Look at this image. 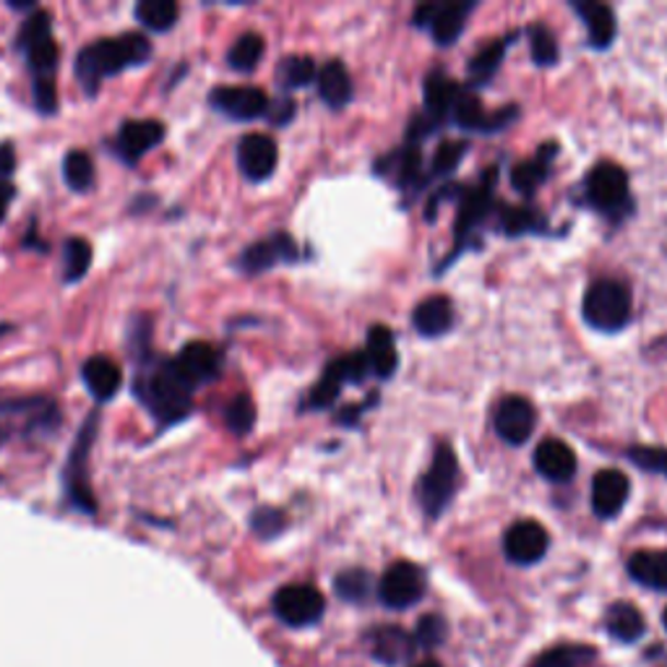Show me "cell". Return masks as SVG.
Segmentation results:
<instances>
[{
    "label": "cell",
    "instance_id": "cell-18",
    "mask_svg": "<svg viewBox=\"0 0 667 667\" xmlns=\"http://www.w3.org/2000/svg\"><path fill=\"white\" fill-rule=\"evenodd\" d=\"M535 467L542 478L553 482H566L576 475V454L569 444L558 438H548L537 446Z\"/></svg>",
    "mask_w": 667,
    "mask_h": 667
},
{
    "label": "cell",
    "instance_id": "cell-38",
    "mask_svg": "<svg viewBox=\"0 0 667 667\" xmlns=\"http://www.w3.org/2000/svg\"><path fill=\"white\" fill-rule=\"evenodd\" d=\"M24 52H26V60H30L32 71L37 73V77H50V73L56 71L60 52H58V45L52 37L39 39V43L26 47Z\"/></svg>",
    "mask_w": 667,
    "mask_h": 667
},
{
    "label": "cell",
    "instance_id": "cell-37",
    "mask_svg": "<svg viewBox=\"0 0 667 667\" xmlns=\"http://www.w3.org/2000/svg\"><path fill=\"white\" fill-rule=\"evenodd\" d=\"M334 589H337V595L342 597V600L363 602L365 597L371 595V574L363 569L344 571V574H339L337 582H334Z\"/></svg>",
    "mask_w": 667,
    "mask_h": 667
},
{
    "label": "cell",
    "instance_id": "cell-27",
    "mask_svg": "<svg viewBox=\"0 0 667 667\" xmlns=\"http://www.w3.org/2000/svg\"><path fill=\"white\" fill-rule=\"evenodd\" d=\"M595 657L597 650H592L587 644H561L542 652L533 667H587L589 663H595Z\"/></svg>",
    "mask_w": 667,
    "mask_h": 667
},
{
    "label": "cell",
    "instance_id": "cell-22",
    "mask_svg": "<svg viewBox=\"0 0 667 667\" xmlns=\"http://www.w3.org/2000/svg\"><path fill=\"white\" fill-rule=\"evenodd\" d=\"M629 574L650 589L667 592V550H642L629 561Z\"/></svg>",
    "mask_w": 667,
    "mask_h": 667
},
{
    "label": "cell",
    "instance_id": "cell-15",
    "mask_svg": "<svg viewBox=\"0 0 667 667\" xmlns=\"http://www.w3.org/2000/svg\"><path fill=\"white\" fill-rule=\"evenodd\" d=\"M495 431L506 444L522 446L535 431V407L524 397L503 399L495 410Z\"/></svg>",
    "mask_w": 667,
    "mask_h": 667
},
{
    "label": "cell",
    "instance_id": "cell-23",
    "mask_svg": "<svg viewBox=\"0 0 667 667\" xmlns=\"http://www.w3.org/2000/svg\"><path fill=\"white\" fill-rule=\"evenodd\" d=\"M605 629H608V634L612 639H618V642L631 644L639 642V639L644 636V616L639 612L631 602H616L610 605L608 616H605Z\"/></svg>",
    "mask_w": 667,
    "mask_h": 667
},
{
    "label": "cell",
    "instance_id": "cell-5",
    "mask_svg": "<svg viewBox=\"0 0 667 667\" xmlns=\"http://www.w3.org/2000/svg\"><path fill=\"white\" fill-rule=\"evenodd\" d=\"M456 478H459V467H456L454 448L441 444L435 448L433 465L428 469V475L420 482V501H423L425 514L438 516L452 501Z\"/></svg>",
    "mask_w": 667,
    "mask_h": 667
},
{
    "label": "cell",
    "instance_id": "cell-43",
    "mask_svg": "<svg viewBox=\"0 0 667 667\" xmlns=\"http://www.w3.org/2000/svg\"><path fill=\"white\" fill-rule=\"evenodd\" d=\"M34 105L43 115H52L58 110V90L52 84L50 77H37L34 79Z\"/></svg>",
    "mask_w": 667,
    "mask_h": 667
},
{
    "label": "cell",
    "instance_id": "cell-2",
    "mask_svg": "<svg viewBox=\"0 0 667 667\" xmlns=\"http://www.w3.org/2000/svg\"><path fill=\"white\" fill-rule=\"evenodd\" d=\"M190 394L194 389L180 378V373L173 367V360H169V363H162L156 371L149 373L141 399L156 420L175 423L190 412Z\"/></svg>",
    "mask_w": 667,
    "mask_h": 667
},
{
    "label": "cell",
    "instance_id": "cell-41",
    "mask_svg": "<svg viewBox=\"0 0 667 667\" xmlns=\"http://www.w3.org/2000/svg\"><path fill=\"white\" fill-rule=\"evenodd\" d=\"M529 37H533V58L540 66H555L558 63V43L553 37V32H548L546 26L537 24L533 26V32H529Z\"/></svg>",
    "mask_w": 667,
    "mask_h": 667
},
{
    "label": "cell",
    "instance_id": "cell-20",
    "mask_svg": "<svg viewBox=\"0 0 667 667\" xmlns=\"http://www.w3.org/2000/svg\"><path fill=\"white\" fill-rule=\"evenodd\" d=\"M371 652L378 663H407L414 652V636L407 634L399 625H384V629H376L371 634Z\"/></svg>",
    "mask_w": 667,
    "mask_h": 667
},
{
    "label": "cell",
    "instance_id": "cell-48",
    "mask_svg": "<svg viewBox=\"0 0 667 667\" xmlns=\"http://www.w3.org/2000/svg\"><path fill=\"white\" fill-rule=\"evenodd\" d=\"M535 217L533 212H527V209H506L503 212V227H506V233H524V230H533Z\"/></svg>",
    "mask_w": 667,
    "mask_h": 667
},
{
    "label": "cell",
    "instance_id": "cell-7",
    "mask_svg": "<svg viewBox=\"0 0 667 667\" xmlns=\"http://www.w3.org/2000/svg\"><path fill=\"white\" fill-rule=\"evenodd\" d=\"M324 595L311 584H290L274 595L277 618L288 625H295V629L316 623L324 616Z\"/></svg>",
    "mask_w": 667,
    "mask_h": 667
},
{
    "label": "cell",
    "instance_id": "cell-35",
    "mask_svg": "<svg viewBox=\"0 0 667 667\" xmlns=\"http://www.w3.org/2000/svg\"><path fill=\"white\" fill-rule=\"evenodd\" d=\"M313 77H316V66L308 56H292L284 58L282 66H279V81L288 90H301V86H308Z\"/></svg>",
    "mask_w": 667,
    "mask_h": 667
},
{
    "label": "cell",
    "instance_id": "cell-6",
    "mask_svg": "<svg viewBox=\"0 0 667 667\" xmlns=\"http://www.w3.org/2000/svg\"><path fill=\"white\" fill-rule=\"evenodd\" d=\"M584 190H587V199L592 207L612 217L623 212V209L631 203L629 178H625L623 169L612 165V162H600L597 167H592L587 183H584Z\"/></svg>",
    "mask_w": 667,
    "mask_h": 667
},
{
    "label": "cell",
    "instance_id": "cell-9",
    "mask_svg": "<svg viewBox=\"0 0 667 667\" xmlns=\"http://www.w3.org/2000/svg\"><path fill=\"white\" fill-rule=\"evenodd\" d=\"M469 11H472V3H428L414 13V24L431 26L433 39L438 45H454L465 30Z\"/></svg>",
    "mask_w": 667,
    "mask_h": 667
},
{
    "label": "cell",
    "instance_id": "cell-19",
    "mask_svg": "<svg viewBox=\"0 0 667 667\" xmlns=\"http://www.w3.org/2000/svg\"><path fill=\"white\" fill-rule=\"evenodd\" d=\"M81 378H84L86 389L92 391L94 399L100 401H110L115 394L120 391L122 384V373L118 363H113L110 358L105 355H94L81 367Z\"/></svg>",
    "mask_w": 667,
    "mask_h": 667
},
{
    "label": "cell",
    "instance_id": "cell-17",
    "mask_svg": "<svg viewBox=\"0 0 667 667\" xmlns=\"http://www.w3.org/2000/svg\"><path fill=\"white\" fill-rule=\"evenodd\" d=\"M629 478L618 469H602V472L595 475L592 480V508H595L597 516L602 519H610V516H618L623 512L625 501H629Z\"/></svg>",
    "mask_w": 667,
    "mask_h": 667
},
{
    "label": "cell",
    "instance_id": "cell-32",
    "mask_svg": "<svg viewBox=\"0 0 667 667\" xmlns=\"http://www.w3.org/2000/svg\"><path fill=\"white\" fill-rule=\"evenodd\" d=\"M264 50H267V45H264L261 34H243V37H237V43L230 47L227 52V63L230 68H235V71H254L258 66V60L264 58Z\"/></svg>",
    "mask_w": 667,
    "mask_h": 667
},
{
    "label": "cell",
    "instance_id": "cell-42",
    "mask_svg": "<svg viewBox=\"0 0 667 667\" xmlns=\"http://www.w3.org/2000/svg\"><path fill=\"white\" fill-rule=\"evenodd\" d=\"M448 625L441 616H425L423 621L418 623V634H414V639H418L420 644L428 646V650H433V646H438L441 642H444Z\"/></svg>",
    "mask_w": 667,
    "mask_h": 667
},
{
    "label": "cell",
    "instance_id": "cell-47",
    "mask_svg": "<svg viewBox=\"0 0 667 667\" xmlns=\"http://www.w3.org/2000/svg\"><path fill=\"white\" fill-rule=\"evenodd\" d=\"M250 524H254V529L261 537H274L282 533L284 516L279 514L277 508H258V512L254 514V519H250Z\"/></svg>",
    "mask_w": 667,
    "mask_h": 667
},
{
    "label": "cell",
    "instance_id": "cell-52",
    "mask_svg": "<svg viewBox=\"0 0 667 667\" xmlns=\"http://www.w3.org/2000/svg\"><path fill=\"white\" fill-rule=\"evenodd\" d=\"M414 667H441V665L435 663V659H425V663H420V665H414Z\"/></svg>",
    "mask_w": 667,
    "mask_h": 667
},
{
    "label": "cell",
    "instance_id": "cell-24",
    "mask_svg": "<svg viewBox=\"0 0 667 667\" xmlns=\"http://www.w3.org/2000/svg\"><path fill=\"white\" fill-rule=\"evenodd\" d=\"M367 365H371V371L376 373L381 378H389L394 371H397V344H394V337L389 329H384V326H373L371 337H367Z\"/></svg>",
    "mask_w": 667,
    "mask_h": 667
},
{
    "label": "cell",
    "instance_id": "cell-50",
    "mask_svg": "<svg viewBox=\"0 0 667 667\" xmlns=\"http://www.w3.org/2000/svg\"><path fill=\"white\" fill-rule=\"evenodd\" d=\"M292 113H295V105H292V102H279L277 110L271 113V120L279 126V122H288L292 118Z\"/></svg>",
    "mask_w": 667,
    "mask_h": 667
},
{
    "label": "cell",
    "instance_id": "cell-10",
    "mask_svg": "<svg viewBox=\"0 0 667 667\" xmlns=\"http://www.w3.org/2000/svg\"><path fill=\"white\" fill-rule=\"evenodd\" d=\"M209 102L214 110L233 120H254L269 110L267 92L256 90V86H217L209 94Z\"/></svg>",
    "mask_w": 667,
    "mask_h": 667
},
{
    "label": "cell",
    "instance_id": "cell-30",
    "mask_svg": "<svg viewBox=\"0 0 667 667\" xmlns=\"http://www.w3.org/2000/svg\"><path fill=\"white\" fill-rule=\"evenodd\" d=\"M456 94H459V86H456L452 79L441 77V73H433V77H428L425 79L428 115H433V118H444V115L452 113Z\"/></svg>",
    "mask_w": 667,
    "mask_h": 667
},
{
    "label": "cell",
    "instance_id": "cell-13",
    "mask_svg": "<svg viewBox=\"0 0 667 667\" xmlns=\"http://www.w3.org/2000/svg\"><path fill=\"white\" fill-rule=\"evenodd\" d=\"M165 133V126L160 120H126L115 139V149L128 165H136L147 152L162 144Z\"/></svg>",
    "mask_w": 667,
    "mask_h": 667
},
{
    "label": "cell",
    "instance_id": "cell-49",
    "mask_svg": "<svg viewBox=\"0 0 667 667\" xmlns=\"http://www.w3.org/2000/svg\"><path fill=\"white\" fill-rule=\"evenodd\" d=\"M16 169V152L11 144L0 147V175H11Z\"/></svg>",
    "mask_w": 667,
    "mask_h": 667
},
{
    "label": "cell",
    "instance_id": "cell-3",
    "mask_svg": "<svg viewBox=\"0 0 667 667\" xmlns=\"http://www.w3.org/2000/svg\"><path fill=\"white\" fill-rule=\"evenodd\" d=\"M584 318L600 331H618L631 318V292L616 279H597L584 295Z\"/></svg>",
    "mask_w": 667,
    "mask_h": 667
},
{
    "label": "cell",
    "instance_id": "cell-53",
    "mask_svg": "<svg viewBox=\"0 0 667 667\" xmlns=\"http://www.w3.org/2000/svg\"><path fill=\"white\" fill-rule=\"evenodd\" d=\"M663 621H665V629H667V610H665V618H663Z\"/></svg>",
    "mask_w": 667,
    "mask_h": 667
},
{
    "label": "cell",
    "instance_id": "cell-11",
    "mask_svg": "<svg viewBox=\"0 0 667 667\" xmlns=\"http://www.w3.org/2000/svg\"><path fill=\"white\" fill-rule=\"evenodd\" d=\"M279 162V149L274 139L264 133H248L243 136L241 144H237V165H241L243 175L248 180H267L271 173L277 169Z\"/></svg>",
    "mask_w": 667,
    "mask_h": 667
},
{
    "label": "cell",
    "instance_id": "cell-34",
    "mask_svg": "<svg viewBox=\"0 0 667 667\" xmlns=\"http://www.w3.org/2000/svg\"><path fill=\"white\" fill-rule=\"evenodd\" d=\"M224 423H227V428L235 435H245L254 431L256 425L254 399H250L248 394H237V397L227 405V410H224Z\"/></svg>",
    "mask_w": 667,
    "mask_h": 667
},
{
    "label": "cell",
    "instance_id": "cell-12",
    "mask_svg": "<svg viewBox=\"0 0 667 667\" xmlns=\"http://www.w3.org/2000/svg\"><path fill=\"white\" fill-rule=\"evenodd\" d=\"M548 533L542 524L524 519L508 529L506 540H503V550H506L508 561L519 563V566H529V563H537L548 553Z\"/></svg>",
    "mask_w": 667,
    "mask_h": 667
},
{
    "label": "cell",
    "instance_id": "cell-4",
    "mask_svg": "<svg viewBox=\"0 0 667 667\" xmlns=\"http://www.w3.org/2000/svg\"><path fill=\"white\" fill-rule=\"evenodd\" d=\"M97 428H100V418L97 414H90V420L81 425V431L77 435V444H73V448H71L68 467L63 472L68 499L73 501V506L81 508V512H86V514L97 512V503H94V495L90 488V472H86V469H90V452L94 446Z\"/></svg>",
    "mask_w": 667,
    "mask_h": 667
},
{
    "label": "cell",
    "instance_id": "cell-39",
    "mask_svg": "<svg viewBox=\"0 0 667 667\" xmlns=\"http://www.w3.org/2000/svg\"><path fill=\"white\" fill-rule=\"evenodd\" d=\"M503 50H506V43H501V39H495V43H490L482 47V50L469 60V77L475 81H485L495 73V68H499Z\"/></svg>",
    "mask_w": 667,
    "mask_h": 667
},
{
    "label": "cell",
    "instance_id": "cell-45",
    "mask_svg": "<svg viewBox=\"0 0 667 667\" xmlns=\"http://www.w3.org/2000/svg\"><path fill=\"white\" fill-rule=\"evenodd\" d=\"M339 389H342V381H339V378L334 376V373L329 371V367H326L324 378L318 381V384H316V389L311 391L308 405H311V407H326V405H331V401L337 399Z\"/></svg>",
    "mask_w": 667,
    "mask_h": 667
},
{
    "label": "cell",
    "instance_id": "cell-40",
    "mask_svg": "<svg viewBox=\"0 0 667 667\" xmlns=\"http://www.w3.org/2000/svg\"><path fill=\"white\" fill-rule=\"evenodd\" d=\"M52 37V19L47 11H37L26 19L22 32H19V47L26 50V47L39 43V39Z\"/></svg>",
    "mask_w": 667,
    "mask_h": 667
},
{
    "label": "cell",
    "instance_id": "cell-21",
    "mask_svg": "<svg viewBox=\"0 0 667 667\" xmlns=\"http://www.w3.org/2000/svg\"><path fill=\"white\" fill-rule=\"evenodd\" d=\"M414 329H418L423 337H441V334H446L452 329L454 324V308L452 301L444 295H435L428 297L414 308Z\"/></svg>",
    "mask_w": 667,
    "mask_h": 667
},
{
    "label": "cell",
    "instance_id": "cell-16",
    "mask_svg": "<svg viewBox=\"0 0 667 667\" xmlns=\"http://www.w3.org/2000/svg\"><path fill=\"white\" fill-rule=\"evenodd\" d=\"M295 258H297V248L295 243H292V237L277 233L271 235L269 241H261L250 245V248H245L241 256V269L245 274H261V271L277 267V264L295 261Z\"/></svg>",
    "mask_w": 667,
    "mask_h": 667
},
{
    "label": "cell",
    "instance_id": "cell-28",
    "mask_svg": "<svg viewBox=\"0 0 667 667\" xmlns=\"http://www.w3.org/2000/svg\"><path fill=\"white\" fill-rule=\"evenodd\" d=\"M136 19L152 32H167L178 22V3L173 0H141L136 5Z\"/></svg>",
    "mask_w": 667,
    "mask_h": 667
},
{
    "label": "cell",
    "instance_id": "cell-44",
    "mask_svg": "<svg viewBox=\"0 0 667 667\" xmlns=\"http://www.w3.org/2000/svg\"><path fill=\"white\" fill-rule=\"evenodd\" d=\"M631 461L650 472L667 475V448H631Z\"/></svg>",
    "mask_w": 667,
    "mask_h": 667
},
{
    "label": "cell",
    "instance_id": "cell-25",
    "mask_svg": "<svg viewBox=\"0 0 667 667\" xmlns=\"http://www.w3.org/2000/svg\"><path fill=\"white\" fill-rule=\"evenodd\" d=\"M318 92H321L324 102L334 107V110H339V107H344L352 100L350 73H347V68L339 60L326 63L324 71L318 73Z\"/></svg>",
    "mask_w": 667,
    "mask_h": 667
},
{
    "label": "cell",
    "instance_id": "cell-46",
    "mask_svg": "<svg viewBox=\"0 0 667 667\" xmlns=\"http://www.w3.org/2000/svg\"><path fill=\"white\" fill-rule=\"evenodd\" d=\"M465 152H467V147L461 144V141H452V144L441 147L438 152H435V160H433L435 173H438V175L452 173V169L461 162V156H465Z\"/></svg>",
    "mask_w": 667,
    "mask_h": 667
},
{
    "label": "cell",
    "instance_id": "cell-36",
    "mask_svg": "<svg viewBox=\"0 0 667 667\" xmlns=\"http://www.w3.org/2000/svg\"><path fill=\"white\" fill-rule=\"evenodd\" d=\"M488 209H490V190H488V186L469 190L465 203H461L459 224H456V227H459V230H456V233H459V237L465 235L469 227H475V224H478L482 217L488 214Z\"/></svg>",
    "mask_w": 667,
    "mask_h": 667
},
{
    "label": "cell",
    "instance_id": "cell-29",
    "mask_svg": "<svg viewBox=\"0 0 667 667\" xmlns=\"http://www.w3.org/2000/svg\"><path fill=\"white\" fill-rule=\"evenodd\" d=\"M550 156H555V144H546V149H542L535 160L522 162V165L512 173V183L516 186V190H522V194H533V190L548 178Z\"/></svg>",
    "mask_w": 667,
    "mask_h": 667
},
{
    "label": "cell",
    "instance_id": "cell-51",
    "mask_svg": "<svg viewBox=\"0 0 667 667\" xmlns=\"http://www.w3.org/2000/svg\"><path fill=\"white\" fill-rule=\"evenodd\" d=\"M13 201V186L11 183H0V220L9 212V203Z\"/></svg>",
    "mask_w": 667,
    "mask_h": 667
},
{
    "label": "cell",
    "instance_id": "cell-8",
    "mask_svg": "<svg viewBox=\"0 0 667 667\" xmlns=\"http://www.w3.org/2000/svg\"><path fill=\"white\" fill-rule=\"evenodd\" d=\"M378 595L384 605L394 610L412 608L414 602L423 600L425 595V574L423 569L414 566L410 561H399L386 571L378 584Z\"/></svg>",
    "mask_w": 667,
    "mask_h": 667
},
{
    "label": "cell",
    "instance_id": "cell-14",
    "mask_svg": "<svg viewBox=\"0 0 667 667\" xmlns=\"http://www.w3.org/2000/svg\"><path fill=\"white\" fill-rule=\"evenodd\" d=\"M173 367L180 373V378L186 381L190 389H196V386L209 384V381L217 378V373H220V352L207 342H190L173 360Z\"/></svg>",
    "mask_w": 667,
    "mask_h": 667
},
{
    "label": "cell",
    "instance_id": "cell-33",
    "mask_svg": "<svg viewBox=\"0 0 667 667\" xmlns=\"http://www.w3.org/2000/svg\"><path fill=\"white\" fill-rule=\"evenodd\" d=\"M63 178L68 183V188L77 190V194H84V190H90L94 186L92 156L86 152H79V149L68 152L66 160H63Z\"/></svg>",
    "mask_w": 667,
    "mask_h": 667
},
{
    "label": "cell",
    "instance_id": "cell-1",
    "mask_svg": "<svg viewBox=\"0 0 667 667\" xmlns=\"http://www.w3.org/2000/svg\"><path fill=\"white\" fill-rule=\"evenodd\" d=\"M149 58H152V45L144 34L128 32L115 39H97L79 52L77 79L84 94L94 97L107 77H118L126 68L144 66Z\"/></svg>",
    "mask_w": 667,
    "mask_h": 667
},
{
    "label": "cell",
    "instance_id": "cell-26",
    "mask_svg": "<svg viewBox=\"0 0 667 667\" xmlns=\"http://www.w3.org/2000/svg\"><path fill=\"white\" fill-rule=\"evenodd\" d=\"M578 13H582L584 24H587L589 45L592 47H608L616 37V16L608 5L602 3H578Z\"/></svg>",
    "mask_w": 667,
    "mask_h": 667
},
{
    "label": "cell",
    "instance_id": "cell-31",
    "mask_svg": "<svg viewBox=\"0 0 667 667\" xmlns=\"http://www.w3.org/2000/svg\"><path fill=\"white\" fill-rule=\"evenodd\" d=\"M92 245L84 237H71L63 245V279L68 284L79 282L86 277V271L92 267Z\"/></svg>",
    "mask_w": 667,
    "mask_h": 667
}]
</instances>
